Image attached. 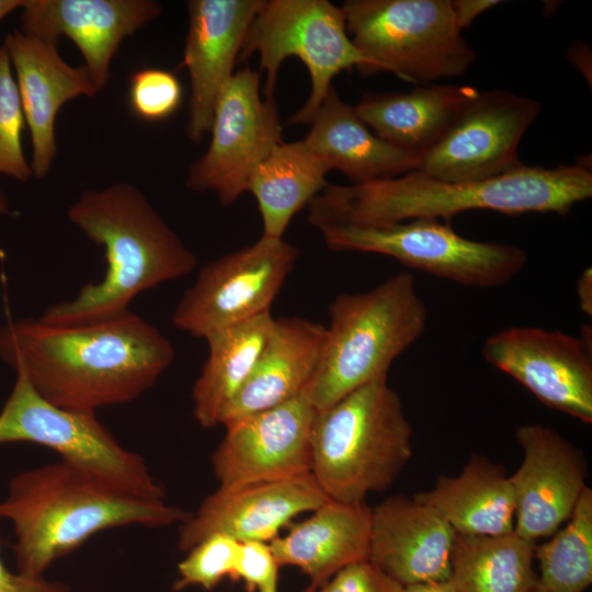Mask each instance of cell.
Wrapping results in <instances>:
<instances>
[{
  "label": "cell",
  "instance_id": "obj_1",
  "mask_svg": "<svg viewBox=\"0 0 592 592\" xmlns=\"http://www.w3.org/2000/svg\"><path fill=\"white\" fill-rule=\"evenodd\" d=\"M0 358L55 406L95 412L149 389L172 363L174 349L155 326L127 310L75 326L10 321L0 329Z\"/></svg>",
  "mask_w": 592,
  "mask_h": 592
},
{
  "label": "cell",
  "instance_id": "obj_2",
  "mask_svg": "<svg viewBox=\"0 0 592 592\" xmlns=\"http://www.w3.org/2000/svg\"><path fill=\"white\" fill-rule=\"evenodd\" d=\"M592 196L587 163L554 169L522 167L485 182H452L419 170L360 184H329L308 204V220L327 227H384L418 218L449 223L457 214L489 209L568 214Z\"/></svg>",
  "mask_w": 592,
  "mask_h": 592
},
{
  "label": "cell",
  "instance_id": "obj_3",
  "mask_svg": "<svg viewBox=\"0 0 592 592\" xmlns=\"http://www.w3.org/2000/svg\"><path fill=\"white\" fill-rule=\"evenodd\" d=\"M67 216L104 247L106 271L99 283L83 286L73 299L49 306L39 318L46 323L75 326L116 317L140 293L196 267L195 254L129 183L83 191Z\"/></svg>",
  "mask_w": 592,
  "mask_h": 592
},
{
  "label": "cell",
  "instance_id": "obj_4",
  "mask_svg": "<svg viewBox=\"0 0 592 592\" xmlns=\"http://www.w3.org/2000/svg\"><path fill=\"white\" fill-rule=\"evenodd\" d=\"M189 516L62 459L16 475L0 502V517L14 526L18 572L30 578H42L56 559L101 531L168 526Z\"/></svg>",
  "mask_w": 592,
  "mask_h": 592
},
{
  "label": "cell",
  "instance_id": "obj_5",
  "mask_svg": "<svg viewBox=\"0 0 592 592\" xmlns=\"http://www.w3.org/2000/svg\"><path fill=\"white\" fill-rule=\"evenodd\" d=\"M412 453V426L387 376L316 413L310 474L328 499L365 503L396 481Z\"/></svg>",
  "mask_w": 592,
  "mask_h": 592
},
{
  "label": "cell",
  "instance_id": "obj_6",
  "mask_svg": "<svg viewBox=\"0 0 592 592\" xmlns=\"http://www.w3.org/2000/svg\"><path fill=\"white\" fill-rule=\"evenodd\" d=\"M317 372L304 391L317 411L388 376L396 358L425 331L428 309L414 276L399 272L374 288L338 295Z\"/></svg>",
  "mask_w": 592,
  "mask_h": 592
},
{
  "label": "cell",
  "instance_id": "obj_7",
  "mask_svg": "<svg viewBox=\"0 0 592 592\" xmlns=\"http://www.w3.org/2000/svg\"><path fill=\"white\" fill-rule=\"evenodd\" d=\"M341 8L365 76L388 71L428 83L463 76L476 60L451 0H346Z\"/></svg>",
  "mask_w": 592,
  "mask_h": 592
},
{
  "label": "cell",
  "instance_id": "obj_8",
  "mask_svg": "<svg viewBox=\"0 0 592 592\" xmlns=\"http://www.w3.org/2000/svg\"><path fill=\"white\" fill-rule=\"evenodd\" d=\"M257 53L260 69L265 71V98L273 96L286 58L297 57L308 69L310 94L288 124H310L333 78L352 68L363 72L367 65L346 32L342 8L328 0H264L247 31L238 61Z\"/></svg>",
  "mask_w": 592,
  "mask_h": 592
},
{
  "label": "cell",
  "instance_id": "obj_9",
  "mask_svg": "<svg viewBox=\"0 0 592 592\" xmlns=\"http://www.w3.org/2000/svg\"><path fill=\"white\" fill-rule=\"evenodd\" d=\"M319 231L332 251L388 255L406 266L466 287H501L527 262L525 250L515 244L467 239L449 223L434 218L384 227H327Z\"/></svg>",
  "mask_w": 592,
  "mask_h": 592
},
{
  "label": "cell",
  "instance_id": "obj_10",
  "mask_svg": "<svg viewBox=\"0 0 592 592\" xmlns=\"http://www.w3.org/2000/svg\"><path fill=\"white\" fill-rule=\"evenodd\" d=\"M11 442L52 448L62 460L134 493L164 500L166 491L152 477L144 458L123 447L95 412L55 406L21 374L0 413V445Z\"/></svg>",
  "mask_w": 592,
  "mask_h": 592
},
{
  "label": "cell",
  "instance_id": "obj_11",
  "mask_svg": "<svg viewBox=\"0 0 592 592\" xmlns=\"http://www.w3.org/2000/svg\"><path fill=\"white\" fill-rule=\"evenodd\" d=\"M299 253L283 238L262 236L208 262L178 303L173 325L205 338L269 312Z\"/></svg>",
  "mask_w": 592,
  "mask_h": 592
},
{
  "label": "cell",
  "instance_id": "obj_12",
  "mask_svg": "<svg viewBox=\"0 0 592 592\" xmlns=\"http://www.w3.org/2000/svg\"><path fill=\"white\" fill-rule=\"evenodd\" d=\"M210 144L189 167L185 185L213 192L223 206L248 190L255 168L282 143V124L273 96L262 99L260 75L244 68L234 73L217 100Z\"/></svg>",
  "mask_w": 592,
  "mask_h": 592
},
{
  "label": "cell",
  "instance_id": "obj_13",
  "mask_svg": "<svg viewBox=\"0 0 592 592\" xmlns=\"http://www.w3.org/2000/svg\"><path fill=\"white\" fill-rule=\"evenodd\" d=\"M539 103L503 89L479 92L443 137L419 158L418 170L452 182H485L523 166L517 149Z\"/></svg>",
  "mask_w": 592,
  "mask_h": 592
},
{
  "label": "cell",
  "instance_id": "obj_14",
  "mask_svg": "<svg viewBox=\"0 0 592 592\" xmlns=\"http://www.w3.org/2000/svg\"><path fill=\"white\" fill-rule=\"evenodd\" d=\"M482 357L543 405L592 422V330L580 335L538 327H510L489 337Z\"/></svg>",
  "mask_w": 592,
  "mask_h": 592
},
{
  "label": "cell",
  "instance_id": "obj_15",
  "mask_svg": "<svg viewBox=\"0 0 592 592\" xmlns=\"http://www.w3.org/2000/svg\"><path fill=\"white\" fill-rule=\"evenodd\" d=\"M317 410L305 392L227 426L212 455L220 487L289 479L311 469Z\"/></svg>",
  "mask_w": 592,
  "mask_h": 592
},
{
  "label": "cell",
  "instance_id": "obj_16",
  "mask_svg": "<svg viewBox=\"0 0 592 592\" xmlns=\"http://www.w3.org/2000/svg\"><path fill=\"white\" fill-rule=\"evenodd\" d=\"M515 439L523 459L510 476L515 502L514 532L536 543L555 534L572 514L588 487L587 463L580 451L551 428L520 425Z\"/></svg>",
  "mask_w": 592,
  "mask_h": 592
},
{
  "label": "cell",
  "instance_id": "obj_17",
  "mask_svg": "<svg viewBox=\"0 0 592 592\" xmlns=\"http://www.w3.org/2000/svg\"><path fill=\"white\" fill-rule=\"evenodd\" d=\"M327 500L311 474L237 487L219 486L181 523L178 545L187 551L215 533L240 543H270L295 516L316 510Z\"/></svg>",
  "mask_w": 592,
  "mask_h": 592
},
{
  "label": "cell",
  "instance_id": "obj_18",
  "mask_svg": "<svg viewBox=\"0 0 592 592\" xmlns=\"http://www.w3.org/2000/svg\"><path fill=\"white\" fill-rule=\"evenodd\" d=\"M264 0H190L182 65L191 95L187 138L198 143L210 130L220 92L234 76L242 42Z\"/></svg>",
  "mask_w": 592,
  "mask_h": 592
},
{
  "label": "cell",
  "instance_id": "obj_19",
  "mask_svg": "<svg viewBox=\"0 0 592 592\" xmlns=\"http://www.w3.org/2000/svg\"><path fill=\"white\" fill-rule=\"evenodd\" d=\"M21 32L55 43L61 35L80 50L99 91L122 41L161 14L153 0H24Z\"/></svg>",
  "mask_w": 592,
  "mask_h": 592
},
{
  "label": "cell",
  "instance_id": "obj_20",
  "mask_svg": "<svg viewBox=\"0 0 592 592\" xmlns=\"http://www.w3.org/2000/svg\"><path fill=\"white\" fill-rule=\"evenodd\" d=\"M31 133V168L36 179L50 171L57 152L55 123L60 107L78 96L92 98L100 91L84 66L72 67L59 55L57 44L23 34L4 39Z\"/></svg>",
  "mask_w": 592,
  "mask_h": 592
},
{
  "label": "cell",
  "instance_id": "obj_21",
  "mask_svg": "<svg viewBox=\"0 0 592 592\" xmlns=\"http://www.w3.org/2000/svg\"><path fill=\"white\" fill-rule=\"evenodd\" d=\"M455 537L432 506L392 496L372 508L368 561L402 587L448 580Z\"/></svg>",
  "mask_w": 592,
  "mask_h": 592
},
{
  "label": "cell",
  "instance_id": "obj_22",
  "mask_svg": "<svg viewBox=\"0 0 592 592\" xmlns=\"http://www.w3.org/2000/svg\"><path fill=\"white\" fill-rule=\"evenodd\" d=\"M326 328L300 317L274 318L249 377L221 412L227 426L301 395L320 363Z\"/></svg>",
  "mask_w": 592,
  "mask_h": 592
},
{
  "label": "cell",
  "instance_id": "obj_23",
  "mask_svg": "<svg viewBox=\"0 0 592 592\" xmlns=\"http://www.w3.org/2000/svg\"><path fill=\"white\" fill-rule=\"evenodd\" d=\"M270 542L280 565L298 568L319 588L345 567L368 560L372 508L328 499Z\"/></svg>",
  "mask_w": 592,
  "mask_h": 592
},
{
  "label": "cell",
  "instance_id": "obj_24",
  "mask_svg": "<svg viewBox=\"0 0 592 592\" xmlns=\"http://www.w3.org/2000/svg\"><path fill=\"white\" fill-rule=\"evenodd\" d=\"M479 92L469 84H431L408 92L366 93L354 110L379 138L420 158Z\"/></svg>",
  "mask_w": 592,
  "mask_h": 592
},
{
  "label": "cell",
  "instance_id": "obj_25",
  "mask_svg": "<svg viewBox=\"0 0 592 592\" xmlns=\"http://www.w3.org/2000/svg\"><path fill=\"white\" fill-rule=\"evenodd\" d=\"M310 124L304 141L353 184L396 178L419 168V157L375 135L333 87Z\"/></svg>",
  "mask_w": 592,
  "mask_h": 592
},
{
  "label": "cell",
  "instance_id": "obj_26",
  "mask_svg": "<svg viewBox=\"0 0 592 592\" xmlns=\"http://www.w3.org/2000/svg\"><path fill=\"white\" fill-rule=\"evenodd\" d=\"M436 510L456 534L496 536L514 531L515 502L501 464L473 454L459 475L440 476L434 487L413 496Z\"/></svg>",
  "mask_w": 592,
  "mask_h": 592
},
{
  "label": "cell",
  "instance_id": "obj_27",
  "mask_svg": "<svg viewBox=\"0 0 592 592\" xmlns=\"http://www.w3.org/2000/svg\"><path fill=\"white\" fill-rule=\"evenodd\" d=\"M330 170L304 139L276 145L253 171L247 190L257 200L262 236L283 238L292 218L327 185Z\"/></svg>",
  "mask_w": 592,
  "mask_h": 592
},
{
  "label": "cell",
  "instance_id": "obj_28",
  "mask_svg": "<svg viewBox=\"0 0 592 592\" xmlns=\"http://www.w3.org/2000/svg\"><path fill=\"white\" fill-rule=\"evenodd\" d=\"M271 312L215 331L204 339L208 356L193 391V413L198 424L212 429L252 372L272 329Z\"/></svg>",
  "mask_w": 592,
  "mask_h": 592
},
{
  "label": "cell",
  "instance_id": "obj_29",
  "mask_svg": "<svg viewBox=\"0 0 592 592\" xmlns=\"http://www.w3.org/2000/svg\"><path fill=\"white\" fill-rule=\"evenodd\" d=\"M536 543L514 531L496 536L456 534L451 577L457 592H534Z\"/></svg>",
  "mask_w": 592,
  "mask_h": 592
},
{
  "label": "cell",
  "instance_id": "obj_30",
  "mask_svg": "<svg viewBox=\"0 0 592 592\" xmlns=\"http://www.w3.org/2000/svg\"><path fill=\"white\" fill-rule=\"evenodd\" d=\"M551 539L536 545L534 592H583L592 582V490L587 487L572 514Z\"/></svg>",
  "mask_w": 592,
  "mask_h": 592
},
{
  "label": "cell",
  "instance_id": "obj_31",
  "mask_svg": "<svg viewBox=\"0 0 592 592\" xmlns=\"http://www.w3.org/2000/svg\"><path fill=\"white\" fill-rule=\"evenodd\" d=\"M25 117L9 54L0 46V175L27 182L33 175L25 158L22 133Z\"/></svg>",
  "mask_w": 592,
  "mask_h": 592
},
{
  "label": "cell",
  "instance_id": "obj_32",
  "mask_svg": "<svg viewBox=\"0 0 592 592\" xmlns=\"http://www.w3.org/2000/svg\"><path fill=\"white\" fill-rule=\"evenodd\" d=\"M240 542L225 534H212L190 550L178 565L179 578L173 584L175 591L187 587L214 590L224 579L235 581Z\"/></svg>",
  "mask_w": 592,
  "mask_h": 592
},
{
  "label": "cell",
  "instance_id": "obj_33",
  "mask_svg": "<svg viewBox=\"0 0 592 592\" xmlns=\"http://www.w3.org/2000/svg\"><path fill=\"white\" fill-rule=\"evenodd\" d=\"M128 98L137 116L146 121H162L179 109L183 89L173 72L144 68L132 76Z\"/></svg>",
  "mask_w": 592,
  "mask_h": 592
},
{
  "label": "cell",
  "instance_id": "obj_34",
  "mask_svg": "<svg viewBox=\"0 0 592 592\" xmlns=\"http://www.w3.org/2000/svg\"><path fill=\"white\" fill-rule=\"evenodd\" d=\"M280 568L270 543H240L235 581H242L248 592H278Z\"/></svg>",
  "mask_w": 592,
  "mask_h": 592
},
{
  "label": "cell",
  "instance_id": "obj_35",
  "mask_svg": "<svg viewBox=\"0 0 592 592\" xmlns=\"http://www.w3.org/2000/svg\"><path fill=\"white\" fill-rule=\"evenodd\" d=\"M403 587L368 560L352 563L316 592H402Z\"/></svg>",
  "mask_w": 592,
  "mask_h": 592
},
{
  "label": "cell",
  "instance_id": "obj_36",
  "mask_svg": "<svg viewBox=\"0 0 592 592\" xmlns=\"http://www.w3.org/2000/svg\"><path fill=\"white\" fill-rule=\"evenodd\" d=\"M0 592H69V588L57 581L30 578L11 572L0 557Z\"/></svg>",
  "mask_w": 592,
  "mask_h": 592
},
{
  "label": "cell",
  "instance_id": "obj_37",
  "mask_svg": "<svg viewBox=\"0 0 592 592\" xmlns=\"http://www.w3.org/2000/svg\"><path fill=\"white\" fill-rule=\"evenodd\" d=\"M500 3L499 0H451L456 26L462 32L481 13Z\"/></svg>",
  "mask_w": 592,
  "mask_h": 592
},
{
  "label": "cell",
  "instance_id": "obj_38",
  "mask_svg": "<svg viewBox=\"0 0 592 592\" xmlns=\"http://www.w3.org/2000/svg\"><path fill=\"white\" fill-rule=\"evenodd\" d=\"M576 292L580 309L589 317L592 316V269L587 267L577 278Z\"/></svg>",
  "mask_w": 592,
  "mask_h": 592
},
{
  "label": "cell",
  "instance_id": "obj_39",
  "mask_svg": "<svg viewBox=\"0 0 592 592\" xmlns=\"http://www.w3.org/2000/svg\"><path fill=\"white\" fill-rule=\"evenodd\" d=\"M402 592H457L453 582L448 580L414 583L403 587Z\"/></svg>",
  "mask_w": 592,
  "mask_h": 592
},
{
  "label": "cell",
  "instance_id": "obj_40",
  "mask_svg": "<svg viewBox=\"0 0 592 592\" xmlns=\"http://www.w3.org/2000/svg\"><path fill=\"white\" fill-rule=\"evenodd\" d=\"M590 50L583 43H576L569 48L568 57L585 76L588 73V57L590 58Z\"/></svg>",
  "mask_w": 592,
  "mask_h": 592
},
{
  "label": "cell",
  "instance_id": "obj_41",
  "mask_svg": "<svg viewBox=\"0 0 592 592\" xmlns=\"http://www.w3.org/2000/svg\"><path fill=\"white\" fill-rule=\"evenodd\" d=\"M24 0H0V21L14 10L21 9Z\"/></svg>",
  "mask_w": 592,
  "mask_h": 592
},
{
  "label": "cell",
  "instance_id": "obj_42",
  "mask_svg": "<svg viewBox=\"0 0 592 592\" xmlns=\"http://www.w3.org/2000/svg\"><path fill=\"white\" fill-rule=\"evenodd\" d=\"M9 213V201L5 194L0 190V214Z\"/></svg>",
  "mask_w": 592,
  "mask_h": 592
},
{
  "label": "cell",
  "instance_id": "obj_43",
  "mask_svg": "<svg viewBox=\"0 0 592 592\" xmlns=\"http://www.w3.org/2000/svg\"><path fill=\"white\" fill-rule=\"evenodd\" d=\"M316 587L309 584L306 589H304L303 591L300 592H316Z\"/></svg>",
  "mask_w": 592,
  "mask_h": 592
}]
</instances>
